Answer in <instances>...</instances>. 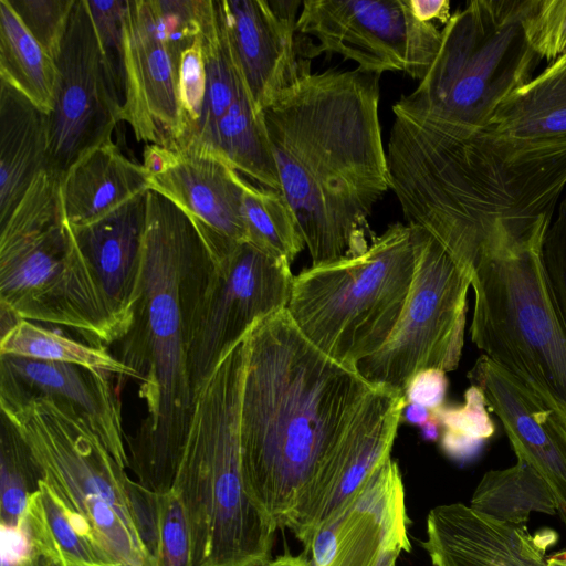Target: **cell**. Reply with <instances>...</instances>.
<instances>
[{
    "label": "cell",
    "instance_id": "6da1fadb",
    "mask_svg": "<svg viewBox=\"0 0 566 566\" xmlns=\"http://www.w3.org/2000/svg\"><path fill=\"white\" fill-rule=\"evenodd\" d=\"M379 75L308 73L262 111L280 191L312 265L365 252L368 218L389 189L379 123Z\"/></svg>",
    "mask_w": 566,
    "mask_h": 566
},
{
    "label": "cell",
    "instance_id": "7a4b0ae2",
    "mask_svg": "<svg viewBox=\"0 0 566 566\" xmlns=\"http://www.w3.org/2000/svg\"><path fill=\"white\" fill-rule=\"evenodd\" d=\"M389 189L407 224L450 254L553 214L566 189V138L535 140L490 126L455 128L395 116Z\"/></svg>",
    "mask_w": 566,
    "mask_h": 566
},
{
    "label": "cell",
    "instance_id": "3957f363",
    "mask_svg": "<svg viewBox=\"0 0 566 566\" xmlns=\"http://www.w3.org/2000/svg\"><path fill=\"white\" fill-rule=\"evenodd\" d=\"M240 443L247 490L285 528L380 386L314 346L286 308L248 333Z\"/></svg>",
    "mask_w": 566,
    "mask_h": 566
},
{
    "label": "cell",
    "instance_id": "277c9868",
    "mask_svg": "<svg viewBox=\"0 0 566 566\" xmlns=\"http://www.w3.org/2000/svg\"><path fill=\"white\" fill-rule=\"evenodd\" d=\"M203 240L189 216L148 189L142 249V291L134 323L118 342L117 356L139 376L146 417L127 438L129 468L155 493L169 491L191 413L186 348L189 275Z\"/></svg>",
    "mask_w": 566,
    "mask_h": 566
},
{
    "label": "cell",
    "instance_id": "5b68a950",
    "mask_svg": "<svg viewBox=\"0 0 566 566\" xmlns=\"http://www.w3.org/2000/svg\"><path fill=\"white\" fill-rule=\"evenodd\" d=\"M247 355L245 336L193 391L172 489L185 510L195 566H265L272 560L277 526L250 496L242 472Z\"/></svg>",
    "mask_w": 566,
    "mask_h": 566
},
{
    "label": "cell",
    "instance_id": "8992f818",
    "mask_svg": "<svg viewBox=\"0 0 566 566\" xmlns=\"http://www.w3.org/2000/svg\"><path fill=\"white\" fill-rule=\"evenodd\" d=\"M553 214L452 258L474 293L472 343L530 388L566 426V326L543 260Z\"/></svg>",
    "mask_w": 566,
    "mask_h": 566
},
{
    "label": "cell",
    "instance_id": "52a82bcc",
    "mask_svg": "<svg viewBox=\"0 0 566 566\" xmlns=\"http://www.w3.org/2000/svg\"><path fill=\"white\" fill-rule=\"evenodd\" d=\"M0 230L1 318L66 326L99 347L127 334L64 217L59 176L39 174Z\"/></svg>",
    "mask_w": 566,
    "mask_h": 566
},
{
    "label": "cell",
    "instance_id": "ba28073f",
    "mask_svg": "<svg viewBox=\"0 0 566 566\" xmlns=\"http://www.w3.org/2000/svg\"><path fill=\"white\" fill-rule=\"evenodd\" d=\"M42 480L111 566H155L132 496L133 480L76 410L51 398L0 397Z\"/></svg>",
    "mask_w": 566,
    "mask_h": 566
},
{
    "label": "cell",
    "instance_id": "9c48e42d",
    "mask_svg": "<svg viewBox=\"0 0 566 566\" xmlns=\"http://www.w3.org/2000/svg\"><path fill=\"white\" fill-rule=\"evenodd\" d=\"M534 2L474 0L451 14L427 75L392 105L394 115L455 128L489 126L542 61L523 30Z\"/></svg>",
    "mask_w": 566,
    "mask_h": 566
},
{
    "label": "cell",
    "instance_id": "30bf717a",
    "mask_svg": "<svg viewBox=\"0 0 566 566\" xmlns=\"http://www.w3.org/2000/svg\"><path fill=\"white\" fill-rule=\"evenodd\" d=\"M413 272L412 229L392 223L365 252L303 269L286 310L314 346L356 370L391 336Z\"/></svg>",
    "mask_w": 566,
    "mask_h": 566
},
{
    "label": "cell",
    "instance_id": "8fae6325",
    "mask_svg": "<svg viewBox=\"0 0 566 566\" xmlns=\"http://www.w3.org/2000/svg\"><path fill=\"white\" fill-rule=\"evenodd\" d=\"M290 265L249 242L221 251H211L203 242L186 296V348L193 391L259 321L286 308L294 279Z\"/></svg>",
    "mask_w": 566,
    "mask_h": 566
},
{
    "label": "cell",
    "instance_id": "7c38bea8",
    "mask_svg": "<svg viewBox=\"0 0 566 566\" xmlns=\"http://www.w3.org/2000/svg\"><path fill=\"white\" fill-rule=\"evenodd\" d=\"M415 272L401 316L386 344L356 370L405 395L421 370L458 368L464 346L469 275L426 230L410 226Z\"/></svg>",
    "mask_w": 566,
    "mask_h": 566
},
{
    "label": "cell",
    "instance_id": "4fadbf2b",
    "mask_svg": "<svg viewBox=\"0 0 566 566\" xmlns=\"http://www.w3.org/2000/svg\"><path fill=\"white\" fill-rule=\"evenodd\" d=\"M208 0H126L123 120L138 142L175 147L184 135L181 53L200 34Z\"/></svg>",
    "mask_w": 566,
    "mask_h": 566
},
{
    "label": "cell",
    "instance_id": "5bb4252c",
    "mask_svg": "<svg viewBox=\"0 0 566 566\" xmlns=\"http://www.w3.org/2000/svg\"><path fill=\"white\" fill-rule=\"evenodd\" d=\"M296 29L317 41L314 53H336L361 72H402L419 82L442 41L434 23L415 17L409 0H304Z\"/></svg>",
    "mask_w": 566,
    "mask_h": 566
},
{
    "label": "cell",
    "instance_id": "9a60e30c",
    "mask_svg": "<svg viewBox=\"0 0 566 566\" xmlns=\"http://www.w3.org/2000/svg\"><path fill=\"white\" fill-rule=\"evenodd\" d=\"M48 114V169L62 175L90 149L112 142L123 97L105 63L85 0H75L57 56Z\"/></svg>",
    "mask_w": 566,
    "mask_h": 566
},
{
    "label": "cell",
    "instance_id": "2e32d148",
    "mask_svg": "<svg viewBox=\"0 0 566 566\" xmlns=\"http://www.w3.org/2000/svg\"><path fill=\"white\" fill-rule=\"evenodd\" d=\"M405 486L389 458L315 533L306 554L312 566H396L411 552Z\"/></svg>",
    "mask_w": 566,
    "mask_h": 566
},
{
    "label": "cell",
    "instance_id": "e0dca14e",
    "mask_svg": "<svg viewBox=\"0 0 566 566\" xmlns=\"http://www.w3.org/2000/svg\"><path fill=\"white\" fill-rule=\"evenodd\" d=\"M406 405L402 392L380 386L303 494L285 528L305 553L318 528L391 458Z\"/></svg>",
    "mask_w": 566,
    "mask_h": 566
},
{
    "label": "cell",
    "instance_id": "ac0fdd59",
    "mask_svg": "<svg viewBox=\"0 0 566 566\" xmlns=\"http://www.w3.org/2000/svg\"><path fill=\"white\" fill-rule=\"evenodd\" d=\"M302 1L221 0L234 62L254 106L262 113L284 90L311 73L305 45L297 32Z\"/></svg>",
    "mask_w": 566,
    "mask_h": 566
},
{
    "label": "cell",
    "instance_id": "d6986e66",
    "mask_svg": "<svg viewBox=\"0 0 566 566\" xmlns=\"http://www.w3.org/2000/svg\"><path fill=\"white\" fill-rule=\"evenodd\" d=\"M468 378L500 419L516 460L531 465L552 489L566 526V426L521 380L483 354Z\"/></svg>",
    "mask_w": 566,
    "mask_h": 566
},
{
    "label": "cell",
    "instance_id": "ffe728a7",
    "mask_svg": "<svg viewBox=\"0 0 566 566\" xmlns=\"http://www.w3.org/2000/svg\"><path fill=\"white\" fill-rule=\"evenodd\" d=\"M170 149L169 166L148 178V188L180 207L209 249L248 242L242 203L247 180L205 147L188 144Z\"/></svg>",
    "mask_w": 566,
    "mask_h": 566
},
{
    "label": "cell",
    "instance_id": "44dd1931",
    "mask_svg": "<svg viewBox=\"0 0 566 566\" xmlns=\"http://www.w3.org/2000/svg\"><path fill=\"white\" fill-rule=\"evenodd\" d=\"M111 377L73 364L0 355V397L51 398L73 407L127 469L122 403Z\"/></svg>",
    "mask_w": 566,
    "mask_h": 566
},
{
    "label": "cell",
    "instance_id": "7402d4cb",
    "mask_svg": "<svg viewBox=\"0 0 566 566\" xmlns=\"http://www.w3.org/2000/svg\"><path fill=\"white\" fill-rule=\"evenodd\" d=\"M433 566H548L526 525L502 522L463 503L438 505L420 542Z\"/></svg>",
    "mask_w": 566,
    "mask_h": 566
},
{
    "label": "cell",
    "instance_id": "603a6c76",
    "mask_svg": "<svg viewBox=\"0 0 566 566\" xmlns=\"http://www.w3.org/2000/svg\"><path fill=\"white\" fill-rule=\"evenodd\" d=\"M147 191L103 218L72 227L117 321L129 332L142 291V249Z\"/></svg>",
    "mask_w": 566,
    "mask_h": 566
},
{
    "label": "cell",
    "instance_id": "cb8c5ba5",
    "mask_svg": "<svg viewBox=\"0 0 566 566\" xmlns=\"http://www.w3.org/2000/svg\"><path fill=\"white\" fill-rule=\"evenodd\" d=\"M148 189L143 165L114 143L90 149L60 178L63 212L72 227L92 223Z\"/></svg>",
    "mask_w": 566,
    "mask_h": 566
},
{
    "label": "cell",
    "instance_id": "d4e9b609",
    "mask_svg": "<svg viewBox=\"0 0 566 566\" xmlns=\"http://www.w3.org/2000/svg\"><path fill=\"white\" fill-rule=\"evenodd\" d=\"M48 169V114L0 78V226Z\"/></svg>",
    "mask_w": 566,
    "mask_h": 566
},
{
    "label": "cell",
    "instance_id": "484cf974",
    "mask_svg": "<svg viewBox=\"0 0 566 566\" xmlns=\"http://www.w3.org/2000/svg\"><path fill=\"white\" fill-rule=\"evenodd\" d=\"M489 126L525 139L566 138V53L505 98Z\"/></svg>",
    "mask_w": 566,
    "mask_h": 566
},
{
    "label": "cell",
    "instance_id": "4316f807",
    "mask_svg": "<svg viewBox=\"0 0 566 566\" xmlns=\"http://www.w3.org/2000/svg\"><path fill=\"white\" fill-rule=\"evenodd\" d=\"M21 527L31 552L54 566H111L76 530L67 510L42 480L29 499Z\"/></svg>",
    "mask_w": 566,
    "mask_h": 566
},
{
    "label": "cell",
    "instance_id": "83f0119b",
    "mask_svg": "<svg viewBox=\"0 0 566 566\" xmlns=\"http://www.w3.org/2000/svg\"><path fill=\"white\" fill-rule=\"evenodd\" d=\"M0 78L46 114L51 112L56 85L54 60L29 32L8 0H0Z\"/></svg>",
    "mask_w": 566,
    "mask_h": 566
},
{
    "label": "cell",
    "instance_id": "f1b7e54d",
    "mask_svg": "<svg viewBox=\"0 0 566 566\" xmlns=\"http://www.w3.org/2000/svg\"><path fill=\"white\" fill-rule=\"evenodd\" d=\"M469 505L516 525H525L532 513H558L557 501L547 482L522 460L510 468L485 472Z\"/></svg>",
    "mask_w": 566,
    "mask_h": 566
},
{
    "label": "cell",
    "instance_id": "f546056e",
    "mask_svg": "<svg viewBox=\"0 0 566 566\" xmlns=\"http://www.w3.org/2000/svg\"><path fill=\"white\" fill-rule=\"evenodd\" d=\"M0 355L73 364L119 378L140 380L135 369L112 355L106 347L74 340L27 319H17L2 328Z\"/></svg>",
    "mask_w": 566,
    "mask_h": 566
},
{
    "label": "cell",
    "instance_id": "4dcf8cb0",
    "mask_svg": "<svg viewBox=\"0 0 566 566\" xmlns=\"http://www.w3.org/2000/svg\"><path fill=\"white\" fill-rule=\"evenodd\" d=\"M135 507L155 566H195L187 517L175 489L155 493L140 486Z\"/></svg>",
    "mask_w": 566,
    "mask_h": 566
},
{
    "label": "cell",
    "instance_id": "1f68e13d",
    "mask_svg": "<svg viewBox=\"0 0 566 566\" xmlns=\"http://www.w3.org/2000/svg\"><path fill=\"white\" fill-rule=\"evenodd\" d=\"M242 203L248 242L292 263L305 243L294 211L282 191L255 187L247 181Z\"/></svg>",
    "mask_w": 566,
    "mask_h": 566
},
{
    "label": "cell",
    "instance_id": "d6a6232c",
    "mask_svg": "<svg viewBox=\"0 0 566 566\" xmlns=\"http://www.w3.org/2000/svg\"><path fill=\"white\" fill-rule=\"evenodd\" d=\"M0 438V522L22 526L29 499L39 489L40 475L28 447L15 429L1 416Z\"/></svg>",
    "mask_w": 566,
    "mask_h": 566
},
{
    "label": "cell",
    "instance_id": "836d02e7",
    "mask_svg": "<svg viewBox=\"0 0 566 566\" xmlns=\"http://www.w3.org/2000/svg\"><path fill=\"white\" fill-rule=\"evenodd\" d=\"M25 28L53 59L59 54L75 0H8Z\"/></svg>",
    "mask_w": 566,
    "mask_h": 566
},
{
    "label": "cell",
    "instance_id": "e575fe53",
    "mask_svg": "<svg viewBox=\"0 0 566 566\" xmlns=\"http://www.w3.org/2000/svg\"><path fill=\"white\" fill-rule=\"evenodd\" d=\"M523 30L542 60L553 62L566 53V0H535L523 20Z\"/></svg>",
    "mask_w": 566,
    "mask_h": 566
},
{
    "label": "cell",
    "instance_id": "d590c367",
    "mask_svg": "<svg viewBox=\"0 0 566 566\" xmlns=\"http://www.w3.org/2000/svg\"><path fill=\"white\" fill-rule=\"evenodd\" d=\"M205 93L206 69L200 32L198 38L182 51L180 57L178 97L184 135L175 147L187 142L195 133L201 117Z\"/></svg>",
    "mask_w": 566,
    "mask_h": 566
},
{
    "label": "cell",
    "instance_id": "8d00e7d4",
    "mask_svg": "<svg viewBox=\"0 0 566 566\" xmlns=\"http://www.w3.org/2000/svg\"><path fill=\"white\" fill-rule=\"evenodd\" d=\"M109 73L124 101L123 17L126 0H85Z\"/></svg>",
    "mask_w": 566,
    "mask_h": 566
},
{
    "label": "cell",
    "instance_id": "74e56055",
    "mask_svg": "<svg viewBox=\"0 0 566 566\" xmlns=\"http://www.w3.org/2000/svg\"><path fill=\"white\" fill-rule=\"evenodd\" d=\"M482 390L471 385L461 406H440L430 410V417L443 430L485 442L494 433V424L486 409Z\"/></svg>",
    "mask_w": 566,
    "mask_h": 566
},
{
    "label": "cell",
    "instance_id": "f35d334b",
    "mask_svg": "<svg viewBox=\"0 0 566 566\" xmlns=\"http://www.w3.org/2000/svg\"><path fill=\"white\" fill-rule=\"evenodd\" d=\"M543 247V260L557 307L566 326V189Z\"/></svg>",
    "mask_w": 566,
    "mask_h": 566
},
{
    "label": "cell",
    "instance_id": "ab89813d",
    "mask_svg": "<svg viewBox=\"0 0 566 566\" xmlns=\"http://www.w3.org/2000/svg\"><path fill=\"white\" fill-rule=\"evenodd\" d=\"M441 369L419 371L405 390L406 403H417L433 410L443 405L448 389V378Z\"/></svg>",
    "mask_w": 566,
    "mask_h": 566
},
{
    "label": "cell",
    "instance_id": "60d3db41",
    "mask_svg": "<svg viewBox=\"0 0 566 566\" xmlns=\"http://www.w3.org/2000/svg\"><path fill=\"white\" fill-rule=\"evenodd\" d=\"M440 444L443 452L450 459L464 463L476 458L482 450L484 442L443 430Z\"/></svg>",
    "mask_w": 566,
    "mask_h": 566
},
{
    "label": "cell",
    "instance_id": "b9f144b4",
    "mask_svg": "<svg viewBox=\"0 0 566 566\" xmlns=\"http://www.w3.org/2000/svg\"><path fill=\"white\" fill-rule=\"evenodd\" d=\"M415 17L422 22L434 20L447 24L451 18L450 1L448 0H409Z\"/></svg>",
    "mask_w": 566,
    "mask_h": 566
},
{
    "label": "cell",
    "instance_id": "7bdbcfd3",
    "mask_svg": "<svg viewBox=\"0 0 566 566\" xmlns=\"http://www.w3.org/2000/svg\"><path fill=\"white\" fill-rule=\"evenodd\" d=\"M143 167L148 178L163 174L170 164L171 149L159 145H147L143 154Z\"/></svg>",
    "mask_w": 566,
    "mask_h": 566
},
{
    "label": "cell",
    "instance_id": "ee69618b",
    "mask_svg": "<svg viewBox=\"0 0 566 566\" xmlns=\"http://www.w3.org/2000/svg\"><path fill=\"white\" fill-rule=\"evenodd\" d=\"M405 419L413 424L422 426L430 418V410L423 406L417 403L406 405L405 409Z\"/></svg>",
    "mask_w": 566,
    "mask_h": 566
},
{
    "label": "cell",
    "instance_id": "f6af8a7d",
    "mask_svg": "<svg viewBox=\"0 0 566 566\" xmlns=\"http://www.w3.org/2000/svg\"><path fill=\"white\" fill-rule=\"evenodd\" d=\"M265 566H312V563L305 555L285 554L271 560Z\"/></svg>",
    "mask_w": 566,
    "mask_h": 566
},
{
    "label": "cell",
    "instance_id": "bcb514c9",
    "mask_svg": "<svg viewBox=\"0 0 566 566\" xmlns=\"http://www.w3.org/2000/svg\"><path fill=\"white\" fill-rule=\"evenodd\" d=\"M439 429L440 426L438 422L430 417L429 420L421 426V434L423 439L434 441L439 437Z\"/></svg>",
    "mask_w": 566,
    "mask_h": 566
},
{
    "label": "cell",
    "instance_id": "7dc6e473",
    "mask_svg": "<svg viewBox=\"0 0 566 566\" xmlns=\"http://www.w3.org/2000/svg\"><path fill=\"white\" fill-rule=\"evenodd\" d=\"M27 566H54V565L52 563H50L48 559H45L44 557L31 552V555H30Z\"/></svg>",
    "mask_w": 566,
    "mask_h": 566
}]
</instances>
